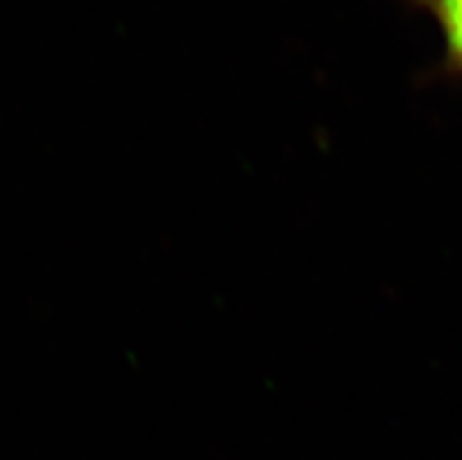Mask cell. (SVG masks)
<instances>
[{
    "instance_id": "1",
    "label": "cell",
    "mask_w": 462,
    "mask_h": 460,
    "mask_svg": "<svg viewBox=\"0 0 462 460\" xmlns=\"http://www.w3.org/2000/svg\"><path fill=\"white\" fill-rule=\"evenodd\" d=\"M434 22L441 38L439 73L462 80V0H409Z\"/></svg>"
}]
</instances>
